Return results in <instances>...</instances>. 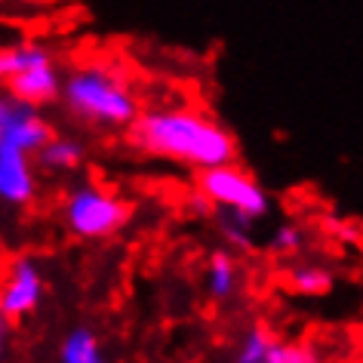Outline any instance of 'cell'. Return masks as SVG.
<instances>
[{
    "label": "cell",
    "mask_w": 363,
    "mask_h": 363,
    "mask_svg": "<svg viewBox=\"0 0 363 363\" xmlns=\"http://www.w3.org/2000/svg\"><path fill=\"white\" fill-rule=\"evenodd\" d=\"M59 102L65 111L93 130H126L139 114L133 84L114 62H84L62 77Z\"/></svg>",
    "instance_id": "2"
},
{
    "label": "cell",
    "mask_w": 363,
    "mask_h": 363,
    "mask_svg": "<svg viewBox=\"0 0 363 363\" xmlns=\"http://www.w3.org/2000/svg\"><path fill=\"white\" fill-rule=\"evenodd\" d=\"M240 284V268L228 250H216L210 262H206V293H210L216 302H228V298L238 293Z\"/></svg>",
    "instance_id": "10"
},
{
    "label": "cell",
    "mask_w": 363,
    "mask_h": 363,
    "mask_svg": "<svg viewBox=\"0 0 363 363\" xmlns=\"http://www.w3.org/2000/svg\"><path fill=\"white\" fill-rule=\"evenodd\" d=\"M274 342H277V335L271 333L265 323H252L250 330L240 335L234 363H265L271 348H274Z\"/></svg>",
    "instance_id": "13"
},
{
    "label": "cell",
    "mask_w": 363,
    "mask_h": 363,
    "mask_svg": "<svg viewBox=\"0 0 363 363\" xmlns=\"http://www.w3.org/2000/svg\"><path fill=\"white\" fill-rule=\"evenodd\" d=\"M28 56V43H13V47H0V84H6L16 71L22 68Z\"/></svg>",
    "instance_id": "17"
},
{
    "label": "cell",
    "mask_w": 363,
    "mask_h": 363,
    "mask_svg": "<svg viewBox=\"0 0 363 363\" xmlns=\"http://www.w3.org/2000/svg\"><path fill=\"white\" fill-rule=\"evenodd\" d=\"M38 194V169L34 154L0 142V203L28 206Z\"/></svg>",
    "instance_id": "8"
},
{
    "label": "cell",
    "mask_w": 363,
    "mask_h": 363,
    "mask_svg": "<svg viewBox=\"0 0 363 363\" xmlns=\"http://www.w3.org/2000/svg\"><path fill=\"white\" fill-rule=\"evenodd\" d=\"M130 216L133 206L111 188L96 185V182L74 185L65 197V206H62V219H65L68 231L84 240L114 238L117 231L130 225Z\"/></svg>",
    "instance_id": "3"
},
{
    "label": "cell",
    "mask_w": 363,
    "mask_h": 363,
    "mask_svg": "<svg viewBox=\"0 0 363 363\" xmlns=\"http://www.w3.org/2000/svg\"><path fill=\"white\" fill-rule=\"evenodd\" d=\"M216 225H219V234L225 238V243L234 250H252V225L250 219L243 216H234V213H219L216 210Z\"/></svg>",
    "instance_id": "14"
},
{
    "label": "cell",
    "mask_w": 363,
    "mask_h": 363,
    "mask_svg": "<svg viewBox=\"0 0 363 363\" xmlns=\"http://www.w3.org/2000/svg\"><path fill=\"white\" fill-rule=\"evenodd\" d=\"M197 194L203 203L216 206L219 213H234L250 222H259L271 213V197L259 185V179L238 163L197 169Z\"/></svg>",
    "instance_id": "4"
},
{
    "label": "cell",
    "mask_w": 363,
    "mask_h": 363,
    "mask_svg": "<svg viewBox=\"0 0 363 363\" xmlns=\"http://www.w3.org/2000/svg\"><path fill=\"white\" fill-rule=\"evenodd\" d=\"M59 363H108V357L89 326H74L59 345Z\"/></svg>",
    "instance_id": "12"
},
{
    "label": "cell",
    "mask_w": 363,
    "mask_h": 363,
    "mask_svg": "<svg viewBox=\"0 0 363 363\" xmlns=\"http://www.w3.org/2000/svg\"><path fill=\"white\" fill-rule=\"evenodd\" d=\"M286 284L293 293L317 298V296H330L335 286V274L320 262H296L293 268L286 271Z\"/></svg>",
    "instance_id": "11"
},
{
    "label": "cell",
    "mask_w": 363,
    "mask_h": 363,
    "mask_svg": "<svg viewBox=\"0 0 363 363\" xmlns=\"http://www.w3.org/2000/svg\"><path fill=\"white\" fill-rule=\"evenodd\" d=\"M6 93L16 96L19 102L31 108H43L59 102L62 93V71L56 56L43 47V43H28V56H25L22 68L6 80Z\"/></svg>",
    "instance_id": "5"
},
{
    "label": "cell",
    "mask_w": 363,
    "mask_h": 363,
    "mask_svg": "<svg viewBox=\"0 0 363 363\" xmlns=\"http://www.w3.org/2000/svg\"><path fill=\"white\" fill-rule=\"evenodd\" d=\"M6 339H10V317H6L4 308H0V363L6 357Z\"/></svg>",
    "instance_id": "18"
},
{
    "label": "cell",
    "mask_w": 363,
    "mask_h": 363,
    "mask_svg": "<svg viewBox=\"0 0 363 363\" xmlns=\"http://www.w3.org/2000/svg\"><path fill=\"white\" fill-rule=\"evenodd\" d=\"M265 363H323V354L311 342H274Z\"/></svg>",
    "instance_id": "15"
},
{
    "label": "cell",
    "mask_w": 363,
    "mask_h": 363,
    "mask_svg": "<svg viewBox=\"0 0 363 363\" xmlns=\"http://www.w3.org/2000/svg\"><path fill=\"white\" fill-rule=\"evenodd\" d=\"M19 4H28V6H43V4H50V0H19Z\"/></svg>",
    "instance_id": "19"
},
{
    "label": "cell",
    "mask_w": 363,
    "mask_h": 363,
    "mask_svg": "<svg viewBox=\"0 0 363 363\" xmlns=\"http://www.w3.org/2000/svg\"><path fill=\"white\" fill-rule=\"evenodd\" d=\"M302 247H305V231L298 225H280L274 231V238H271V250L277 256H298Z\"/></svg>",
    "instance_id": "16"
},
{
    "label": "cell",
    "mask_w": 363,
    "mask_h": 363,
    "mask_svg": "<svg viewBox=\"0 0 363 363\" xmlns=\"http://www.w3.org/2000/svg\"><path fill=\"white\" fill-rule=\"evenodd\" d=\"M86 157V148L80 139H71V135H56L52 133L47 142L34 151V163L40 169H50V172H68V169H77Z\"/></svg>",
    "instance_id": "9"
},
{
    "label": "cell",
    "mask_w": 363,
    "mask_h": 363,
    "mask_svg": "<svg viewBox=\"0 0 363 363\" xmlns=\"http://www.w3.org/2000/svg\"><path fill=\"white\" fill-rule=\"evenodd\" d=\"M50 135H52V126L40 114V108L19 102L6 89L0 93V142L34 154Z\"/></svg>",
    "instance_id": "7"
},
{
    "label": "cell",
    "mask_w": 363,
    "mask_h": 363,
    "mask_svg": "<svg viewBox=\"0 0 363 363\" xmlns=\"http://www.w3.org/2000/svg\"><path fill=\"white\" fill-rule=\"evenodd\" d=\"M47 296V284H43L40 265L31 256H16L6 265L4 277H0V308L10 320H22V317L34 314Z\"/></svg>",
    "instance_id": "6"
},
{
    "label": "cell",
    "mask_w": 363,
    "mask_h": 363,
    "mask_svg": "<svg viewBox=\"0 0 363 363\" xmlns=\"http://www.w3.org/2000/svg\"><path fill=\"white\" fill-rule=\"evenodd\" d=\"M133 148L191 169L238 160V142L213 114L188 105H157L133 117Z\"/></svg>",
    "instance_id": "1"
}]
</instances>
